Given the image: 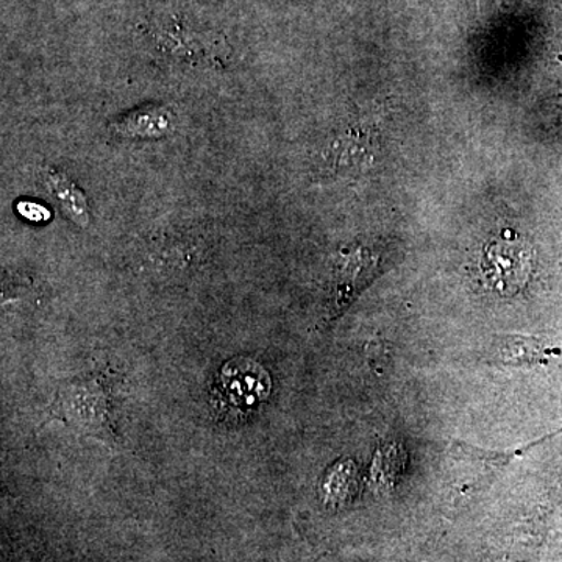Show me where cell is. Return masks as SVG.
<instances>
[{
  "label": "cell",
  "mask_w": 562,
  "mask_h": 562,
  "mask_svg": "<svg viewBox=\"0 0 562 562\" xmlns=\"http://www.w3.org/2000/svg\"><path fill=\"white\" fill-rule=\"evenodd\" d=\"M111 128L124 138H162L176 128V114L169 106L151 103L117 116Z\"/></svg>",
  "instance_id": "cell-4"
},
{
  "label": "cell",
  "mask_w": 562,
  "mask_h": 562,
  "mask_svg": "<svg viewBox=\"0 0 562 562\" xmlns=\"http://www.w3.org/2000/svg\"><path fill=\"white\" fill-rule=\"evenodd\" d=\"M47 190L57 199L63 213L79 227L90 224V206H88L85 192L58 169H46L43 173Z\"/></svg>",
  "instance_id": "cell-5"
},
{
  "label": "cell",
  "mask_w": 562,
  "mask_h": 562,
  "mask_svg": "<svg viewBox=\"0 0 562 562\" xmlns=\"http://www.w3.org/2000/svg\"><path fill=\"white\" fill-rule=\"evenodd\" d=\"M18 210H20L22 216L33 222H43L49 217V214L46 213L47 210L35 202H21Z\"/></svg>",
  "instance_id": "cell-8"
},
{
  "label": "cell",
  "mask_w": 562,
  "mask_h": 562,
  "mask_svg": "<svg viewBox=\"0 0 562 562\" xmlns=\"http://www.w3.org/2000/svg\"><path fill=\"white\" fill-rule=\"evenodd\" d=\"M221 384L233 405L254 406L271 395V376L261 364L251 360H235L224 366Z\"/></svg>",
  "instance_id": "cell-2"
},
{
  "label": "cell",
  "mask_w": 562,
  "mask_h": 562,
  "mask_svg": "<svg viewBox=\"0 0 562 562\" xmlns=\"http://www.w3.org/2000/svg\"><path fill=\"white\" fill-rule=\"evenodd\" d=\"M376 147V133L372 127L353 125L328 146L327 165L333 171L358 172L371 168Z\"/></svg>",
  "instance_id": "cell-3"
},
{
  "label": "cell",
  "mask_w": 562,
  "mask_h": 562,
  "mask_svg": "<svg viewBox=\"0 0 562 562\" xmlns=\"http://www.w3.org/2000/svg\"><path fill=\"white\" fill-rule=\"evenodd\" d=\"M497 350L498 357L505 364L520 366V368L546 364L560 355V349L550 347L542 339L519 335L505 336Z\"/></svg>",
  "instance_id": "cell-6"
},
{
  "label": "cell",
  "mask_w": 562,
  "mask_h": 562,
  "mask_svg": "<svg viewBox=\"0 0 562 562\" xmlns=\"http://www.w3.org/2000/svg\"><path fill=\"white\" fill-rule=\"evenodd\" d=\"M376 266H379V260L372 251H355L349 262H347L346 271H344V295L351 297V295L360 294L362 288L371 283L376 272Z\"/></svg>",
  "instance_id": "cell-7"
},
{
  "label": "cell",
  "mask_w": 562,
  "mask_h": 562,
  "mask_svg": "<svg viewBox=\"0 0 562 562\" xmlns=\"http://www.w3.org/2000/svg\"><path fill=\"white\" fill-rule=\"evenodd\" d=\"M484 272L495 290L502 294H514L522 290L532 271L530 246L517 236L506 235L494 239L484 254Z\"/></svg>",
  "instance_id": "cell-1"
}]
</instances>
